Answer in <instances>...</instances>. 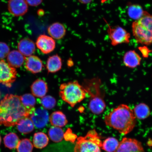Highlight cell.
Masks as SVG:
<instances>
[{
    "label": "cell",
    "mask_w": 152,
    "mask_h": 152,
    "mask_svg": "<svg viewBox=\"0 0 152 152\" xmlns=\"http://www.w3.org/2000/svg\"><path fill=\"white\" fill-rule=\"evenodd\" d=\"M133 35L138 43L152 44V15L147 12L141 18L135 20L132 25Z\"/></svg>",
    "instance_id": "obj_4"
},
{
    "label": "cell",
    "mask_w": 152,
    "mask_h": 152,
    "mask_svg": "<svg viewBox=\"0 0 152 152\" xmlns=\"http://www.w3.org/2000/svg\"><path fill=\"white\" fill-rule=\"evenodd\" d=\"M10 52L9 47L6 43L0 42V59H3L7 57Z\"/></svg>",
    "instance_id": "obj_31"
},
{
    "label": "cell",
    "mask_w": 152,
    "mask_h": 152,
    "mask_svg": "<svg viewBox=\"0 0 152 152\" xmlns=\"http://www.w3.org/2000/svg\"><path fill=\"white\" fill-rule=\"evenodd\" d=\"M61 58L58 55L49 57L47 61L46 67L49 73H56L61 69Z\"/></svg>",
    "instance_id": "obj_19"
},
{
    "label": "cell",
    "mask_w": 152,
    "mask_h": 152,
    "mask_svg": "<svg viewBox=\"0 0 152 152\" xmlns=\"http://www.w3.org/2000/svg\"><path fill=\"white\" fill-rule=\"evenodd\" d=\"M1 93H0V98H1Z\"/></svg>",
    "instance_id": "obj_38"
},
{
    "label": "cell",
    "mask_w": 152,
    "mask_h": 152,
    "mask_svg": "<svg viewBox=\"0 0 152 152\" xmlns=\"http://www.w3.org/2000/svg\"><path fill=\"white\" fill-rule=\"evenodd\" d=\"M17 75L16 68L11 67L4 60H0V83L11 87L16 80Z\"/></svg>",
    "instance_id": "obj_8"
},
{
    "label": "cell",
    "mask_w": 152,
    "mask_h": 152,
    "mask_svg": "<svg viewBox=\"0 0 152 152\" xmlns=\"http://www.w3.org/2000/svg\"><path fill=\"white\" fill-rule=\"evenodd\" d=\"M25 67L28 71L33 74H37L42 71L43 64L41 59L34 55L26 57Z\"/></svg>",
    "instance_id": "obj_14"
},
{
    "label": "cell",
    "mask_w": 152,
    "mask_h": 152,
    "mask_svg": "<svg viewBox=\"0 0 152 152\" xmlns=\"http://www.w3.org/2000/svg\"><path fill=\"white\" fill-rule=\"evenodd\" d=\"M107 32L113 46H117L123 43L128 44L130 42V33L121 26H113L108 24Z\"/></svg>",
    "instance_id": "obj_7"
},
{
    "label": "cell",
    "mask_w": 152,
    "mask_h": 152,
    "mask_svg": "<svg viewBox=\"0 0 152 152\" xmlns=\"http://www.w3.org/2000/svg\"><path fill=\"white\" fill-rule=\"evenodd\" d=\"M147 12L144 10L141 6L137 4L129 5L127 10L129 16L135 20L141 18Z\"/></svg>",
    "instance_id": "obj_23"
},
{
    "label": "cell",
    "mask_w": 152,
    "mask_h": 152,
    "mask_svg": "<svg viewBox=\"0 0 152 152\" xmlns=\"http://www.w3.org/2000/svg\"><path fill=\"white\" fill-rule=\"evenodd\" d=\"M78 1L82 4H86L90 3L92 0H78Z\"/></svg>",
    "instance_id": "obj_35"
},
{
    "label": "cell",
    "mask_w": 152,
    "mask_h": 152,
    "mask_svg": "<svg viewBox=\"0 0 152 152\" xmlns=\"http://www.w3.org/2000/svg\"><path fill=\"white\" fill-rule=\"evenodd\" d=\"M59 95L63 100L73 107L84 99L86 92L82 85L75 81L61 85Z\"/></svg>",
    "instance_id": "obj_5"
},
{
    "label": "cell",
    "mask_w": 152,
    "mask_h": 152,
    "mask_svg": "<svg viewBox=\"0 0 152 152\" xmlns=\"http://www.w3.org/2000/svg\"><path fill=\"white\" fill-rule=\"evenodd\" d=\"M104 122L108 126L126 135L132 132L136 123L133 110L126 104H120L104 116Z\"/></svg>",
    "instance_id": "obj_2"
},
{
    "label": "cell",
    "mask_w": 152,
    "mask_h": 152,
    "mask_svg": "<svg viewBox=\"0 0 152 152\" xmlns=\"http://www.w3.org/2000/svg\"><path fill=\"white\" fill-rule=\"evenodd\" d=\"M139 49L142 53V57L144 58H148L149 57V53L151 52V50L145 46L140 47Z\"/></svg>",
    "instance_id": "obj_33"
},
{
    "label": "cell",
    "mask_w": 152,
    "mask_h": 152,
    "mask_svg": "<svg viewBox=\"0 0 152 152\" xmlns=\"http://www.w3.org/2000/svg\"><path fill=\"white\" fill-rule=\"evenodd\" d=\"M33 148V144L27 138L20 140L16 148L18 152H32Z\"/></svg>",
    "instance_id": "obj_28"
},
{
    "label": "cell",
    "mask_w": 152,
    "mask_h": 152,
    "mask_svg": "<svg viewBox=\"0 0 152 152\" xmlns=\"http://www.w3.org/2000/svg\"><path fill=\"white\" fill-rule=\"evenodd\" d=\"M141 57L134 50H130L125 53L123 62L126 67L131 69L136 68L140 65Z\"/></svg>",
    "instance_id": "obj_13"
},
{
    "label": "cell",
    "mask_w": 152,
    "mask_h": 152,
    "mask_svg": "<svg viewBox=\"0 0 152 152\" xmlns=\"http://www.w3.org/2000/svg\"><path fill=\"white\" fill-rule=\"evenodd\" d=\"M21 100L23 104L26 107L29 109H35L36 100L32 94H26L20 96Z\"/></svg>",
    "instance_id": "obj_29"
},
{
    "label": "cell",
    "mask_w": 152,
    "mask_h": 152,
    "mask_svg": "<svg viewBox=\"0 0 152 152\" xmlns=\"http://www.w3.org/2000/svg\"><path fill=\"white\" fill-rule=\"evenodd\" d=\"M34 126L42 128L46 126L49 121L48 112L43 107L35 109L30 116Z\"/></svg>",
    "instance_id": "obj_10"
},
{
    "label": "cell",
    "mask_w": 152,
    "mask_h": 152,
    "mask_svg": "<svg viewBox=\"0 0 152 152\" xmlns=\"http://www.w3.org/2000/svg\"><path fill=\"white\" fill-rule=\"evenodd\" d=\"M35 109L25 107L22 102L20 96L7 94L0 102V125L14 126L20 120L30 117Z\"/></svg>",
    "instance_id": "obj_1"
},
{
    "label": "cell",
    "mask_w": 152,
    "mask_h": 152,
    "mask_svg": "<svg viewBox=\"0 0 152 152\" xmlns=\"http://www.w3.org/2000/svg\"><path fill=\"white\" fill-rule=\"evenodd\" d=\"M49 121L53 126L60 128L66 126L68 123L66 115L60 111L53 112L49 116Z\"/></svg>",
    "instance_id": "obj_20"
},
{
    "label": "cell",
    "mask_w": 152,
    "mask_h": 152,
    "mask_svg": "<svg viewBox=\"0 0 152 152\" xmlns=\"http://www.w3.org/2000/svg\"><path fill=\"white\" fill-rule=\"evenodd\" d=\"M83 86L86 93L90 96L89 109L92 113L99 115L106 108L104 99V93L102 88V82L98 78L85 80Z\"/></svg>",
    "instance_id": "obj_3"
},
{
    "label": "cell",
    "mask_w": 152,
    "mask_h": 152,
    "mask_svg": "<svg viewBox=\"0 0 152 152\" xmlns=\"http://www.w3.org/2000/svg\"><path fill=\"white\" fill-rule=\"evenodd\" d=\"M7 7L10 13L16 17L23 16L28 9L26 0H9Z\"/></svg>",
    "instance_id": "obj_11"
},
{
    "label": "cell",
    "mask_w": 152,
    "mask_h": 152,
    "mask_svg": "<svg viewBox=\"0 0 152 152\" xmlns=\"http://www.w3.org/2000/svg\"><path fill=\"white\" fill-rule=\"evenodd\" d=\"M119 142L116 138L108 137L102 142L101 149L106 152H115L118 147Z\"/></svg>",
    "instance_id": "obj_25"
},
{
    "label": "cell",
    "mask_w": 152,
    "mask_h": 152,
    "mask_svg": "<svg viewBox=\"0 0 152 152\" xmlns=\"http://www.w3.org/2000/svg\"><path fill=\"white\" fill-rule=\"evenodd\" d=\"M47 135L42 132H38L34 134L33 142L34 147L41 149L46 147L49 142Z\"/></svg>",
    "instance_id": "obj_24"
},
{
    "label": "cell",
    "mask_w": 152,
    "mask_h": 152,
    "mask_svg": "<svg viewBox=\"0 0 152 152\" xmlns=\"http://www.w3.org/2000/svg\"><path fill=\"white\" fill-rule=\"evenodd\" d=\"M1 135H0V145H1Z\"/></svg>",
    "instance_id": "obj_37"
},
{
    "label": "cell",
    "mask_w": 152,
    "mask_h": 152,
    "mask_svg": "<svg viewBox=\"0 0 152 152\" xmlns=\"http://www.w3.org/2000/svg\"><path fill=\"white\" fill-rule=\"evenodd\" d=\"M101 138L94 129L77 138L74 152H102Z\"/></svg>",
    "instance_id": "obj_6"
},
{
    "label": "cell",
    "mask_w": 152,
    "mask_h": 152,
    "mask_svg": "<svg viewBox=\"0 0 152 152\" xmlns=\"http://www.w3.org/2000/svg\"><path fill=\"white\" fill-rule=\"evenodd\" d=\"M40 102L44 109L50 110L56 106V99L52 96H47L42 98Z\"/></svg>",
    "instance_id": "obj_30"
},
{
    "label": "cell",
    "mask_w": 152,
    "mask_h": 152,
    "mask_svg": "<svg viewBox=\"0 0 152 152\" xmlns=\"http://www.w3.org/2000/svg\"><path fill=\"white\" fill-rule=\"evenodd\" d=\"M19 142L18 137L15 133H10L4 138V142L5 147L10 149L16 148Z\"/></svg>",
    "instance_id": "obj_26"
},
{
    "label": "cell",
    "mask_w": 152,
    "mask_h": 152,
    "mask_svg": "<svg viewBox=\"0 0 152 152\" xmlns=\"http://www.w3.org/2000/svg\"><path fill=\"white\" fill-rule=\"evenodd\" d=\"M36 45L43 54H48L54 51L56 48V43L52 37L42 35L38 37Z\"/></svg>",
    "instance_id": "obj_12"
},
{
    "label": "cell",
    "mask_w": 152,
    "mask_h": 152,
    "mask_svg": "<svg viewBox=\"0 0 152 152\" xmlns=\"http://www.w3.org/2000/svg\"><path fill=\"white\" fill-rule=\"evenodd\" d=\"M115 152H145L141 142L134 138L124 137Z\"/></svg>",
    "instance_id": "obj_9"
},
{
    "label": "cell",
    "mask_w": 152,
    "mask_h": 152,
    "mask_svg": "<svg viewBox=\"0 0 152 152\" xmlns=\"http://www.w3.org/2000/svg\"><path fill=\"white\" fill-rule=\"evenodd\" d=\"M132 110L136 119H145L147 118L151 114V110L149 106L144 103L137 104Z\"/></svg>",
    "instance_id": "obj_21"
},
{
    "label": "cell",
    "mask_w": 152,
    "mask_h": 152,
    "mask_svg": "<svg viewBox=\"0 0 152 152\" xmlns=\"http://www.w3.org/2000/svg\"><path fill=\"white\" fill-rule=\"evenodd\" d=\"M16 125L19 132L24 134H29L33 132L34 128V124L30 117L20 120Z\"/></svg>",
    "instance_id": "obj_22"
},
{
    "label": "cell",
    "mask_w": 152,
    "mask_h": 152,
    "mask_svg": "<svg viewBox=\"0 0 152 152\" xmlns=\"http://www.w3.org/2000/svg\"><path fill=\"white\" fill-rule=\"evenodd\" d=\"M7 57V64L15 68L20 67L25 61L26 58L18 50H17L10 52Z\"/></svg>",
    "instance_id": "obj_17"
},
{
    "label": "cell",
    "mask_w": 152,
    "mask_h": 152,
    "mask_svg": "<svg viewBox=\"0 0 152 152\" xmlns=\"http://www.w3.org/2000/svg\"><path fill=\"white\" fill-rule=\"evenodd\" d=\"M18 51L25 57L32 56L35 52L36 47L34 42L28 38L23 39L18 44Z\"/></svg>",
    "instance_id": "obj_15"
},
{
    "label": "cell",
    "mask_w": 152,
    "mask_h": 152,
    "mask_svg": "<svg viewBox=\"0 0 152 152\" xmlns=\"http://www.w3.org/2000/svg\"><path fill=\"white\" fill-rule=\"evenodd\" d=\"M32 94L38 98H42L48 91L46 82L42 79H38L32 83L31 87Z\"/></svg>",
    "instance_id": "obj_16"
},
{
    "label": "cell",
    "mask_w": 152,
    "mask_h": 152,
    "mask_svg": "<svg viewBox=\"0 0 152 152\" xmlns=\"http://www.w3.org/2000/svg\"><path fill=\"white\" fill-rule=\"evenodd\" d=\"M64 138L66 141L74 143L77 138V136L72 132L71 129L68 128L64 133Z\"/></svg>",
    "instance_id": "obj_32"
},
{
    "label": "cell",
    "mask_w": 152,
    "mask_h": 152,
    "mask_svg": "<svg viewBox=\"0 0 152 152\" xmlns=\"http://www.w3.org/2000/svg\"><path fill=\"white\" fill-rule=\"evenodd\" d=\"M28 4L32 7H37L40 4L43 0H26Z\"/></svg>",
    "instance_id": "obj_34"
},
{
    "label": "cell",
    "mask_w": 152,
    "mask_h": 152,
    "mask_svg": "<svg viewBox=\"0 0 152 152\" xmlns=\"http://www.w3.org/2000/svg\"><path fill=\"white\" fill-rule=\"evenodd\" d=\"M109 1V0H100L101 2L102 3H105L106 2Z\"/></svg>",
    "instance_id": "obj_36"
},
{
    "label": "cell",
    "mask_w": 152,
    "mask_h": 152,
    "mask_svg": "<svg viewBox=\"0 0 152 152\" xmlns=\"http://www.w3.org/2000/svg\"><path fill=\"white\" fill-rule=\"evenodd\" d=\"M64 134L63 130L60 127L53 126L48 131L49 137L55 142H61L64 138Z\"/></svg>",
    "instance_id": "obj_27"
},
{
    "label": "cell",
    "mask_w": 152,
    "mask_h": 152,
    "mask_svg": "<svg viewBox=\"0 0 152 152\" xmlns=\"http://www.w3.org/2000/svg\"><path fill=\"white\" fill-rule=\"evenodd\" d=\"M66 29L63 24L56 22L51 24L48 29V32L53 39H60L66 35Z\"/></svg>",
    "instance_id": "obj_18"
}]
</instances>
